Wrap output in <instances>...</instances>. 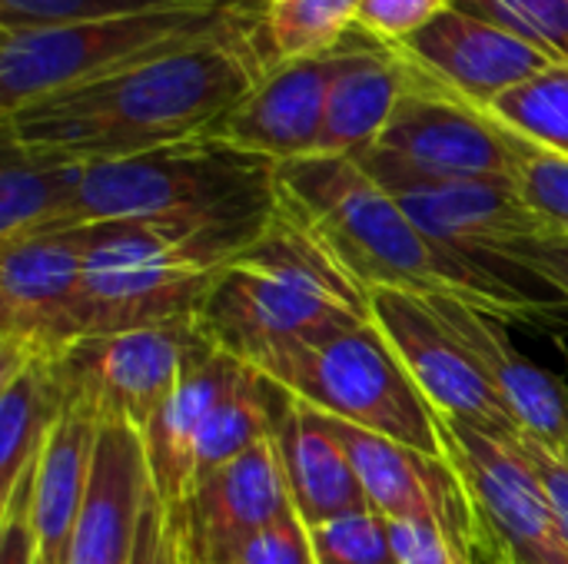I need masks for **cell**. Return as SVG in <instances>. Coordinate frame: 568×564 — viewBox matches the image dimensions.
<instances>
[{
  "instance_id": "obj_1",
  "label": "cell",
  "mask_w": 568,
  "mask_h": 564,
  "mask_svg": "<svg viewBox=\"0 0 568 564\" xmlns=\"http://www.w3.org/2000/svg\"><path fill=\"white\" fill-rule=\"evenodd\" d=\"M270 70L263 33L130 66L3 116V140L70 166L110 163L210 133Z\"/></svg>"
},
{
  "instance_id": "obj_2",
  "label": "cell",
  "mask_w": 568,
  "mask_h": 564,
  "mask_svg": "<svg viewBox=\"0 0 568 564\" xmlns=\"http://www.w3.org/2000/svg\"><path fill=\"white\" fill-rule=\"evenodd\" d=\"M280 206L300 216L366 289L459 302L506 326H549L559 306L526 293L489 263L433 243L353 156L280 163Z\"/></svg>"
},
{
  "instance_id": "obj_3",
  "label": "cell",
  "mask_w": 568,
  "mask_h": 564,
  "mask_svg": "<svg viewBox=\"0 0 568 564\" xmlns=\"http://www.w3.org/2000/svg\"><path fill=\"white\" fill-rule=\"evenodd\" d=\"M196 322L216 349L270 376L303 346L373 322V306L346 263L276 206L256 243L213 286Z\"/></svg>"
},
{
  "instance_id": "obj_4",
  "label": "cell",
  "mask_w": 568,
  "mask_h": 564,
  "mask_svg": "<svg viewBox=\"0 0 568 564\" xmlns=\"http://www.w3.org/2000/svg\"><path fill=\"white\" fill-rule=\"evenodd\" d=\"M270 219H116L80 226L90 336L196 319L213 286Z\"/></svg>"
},
{
  "instance_id": "obj_5",
  "label": "cell",
  "mask_w": 568,
  "mask_h": 564,
  "mask_svg": "<svg viewBox=\"0 0 568 564\" xmlns=\"http://www.w3.org/2000/svg\"><path fill=\"white\" fill-rule=\"evenodd\" d=\"M263 13L266 3H233L106 17L67 27L0 30V116L17 113L40 96L143 66L180 50L213 40L260 37Z\"/></svg>"
},
{
  "instance_id": "obj_6",
  "label": "cell",
  "mask_w": 568,
  "mask_h": 564,
  "mask_svg": "<svg viewBox=\"0 0 568 564\" xmlns=\"http://www.w3.org/2000/svg\"><path fill=\"white\" fill-rule=\"evenodd\" d=\"M280 163L213 133L140 156L83 166L73 226L116 219H270Z\"/></svg>"
},
{
  "instance_id": "obj_7",
  "label": "cell",
  "mask_w": 568,
  "mask_h": 564,
  "mask_svg": "<svg viewBox=\"0 0 568 564\" xmlns=\"http://www.w3.org/2000/svg\"><path fill=\"white\" fill-rule=\"evenodd\" d=\"M276 396L273 379L206 342L143 429L156 499L166 509L180 505L210 472L273 439Z\"/></svg>"
},
{
  "instance_id": "obj_8",
  "label": "cell",
  "mask_w": 568,
  "mask_h": 564,
  "mask_svg": "<svg viewBox=\"0 0 568 564\" xmlns=\"http://www.w3.org/2000/svg\"><path fill=\"white\" fill-rule=\"evenodd\" d=\"M266 379L329 419L429 455H446L436 409L373 322L303 346Z\"/></svg>"
},
{
  "instance_id": "obj_9",
  "label": "cell",
  "mask_w": 568,
  "mask_h": 564,
  "mask_svg": "<svg viewBox=\"0 0 568 564\" xmlns=\"http://www.w3.org/2000/svg\"><path fill=\"white\" fill-rule=\"evenodd\" d=\"M206 342L196 319L100 332L73 342L50 369L67 412L90 419L97 429L123 425L143 435Z\"/></svg>"
},
{
  "instance_id": "obj_10",
  "label": "cell",
  "mask_w": 568,
  "mask_h": 564,
  "mask_svg": "<svg viewBox=\"0 0 568 564\" xmlns=\"http://www.w3.org/2000/svg\"><path fill=\"white\" fill-rule=\"evenodd\" d=\"M90 336L83 229L0 246V379Z\"/></svg>"
},
{
  "instance_id": "obj_11",
  "label": "cell",
  "mask_w": 568,
  "mask_h": 564,
  "mask_svg": "<svg viewBox=\"0 0 568 564\" xmlns=\"http://www.w3.org/2000/svg\"><path fill=\"white\" fill-rule=\"evenodd\" d=\"M353 160L383 163L429 180H513V146L506 126L416 66L413 83L383 136Z\"/></svg>"
},
{
  "instance_id": "obj_12",
  "label": "cell",
  "mask_w": 568,
  "mask_h": 564,
  "mask_svg": "<svg viewBox=\"0 0 568 564\" xmlns=\"http://www.w3.org/2000/svg\"><path fill=\"white\" fill-rule=\"evenodd\" d=\"M359 163L379 186H386L399 199L406 216L433 243L469 259L503 263L513 249L562 233L526 203L516 180H429L369 160Z\"/></svg>"
},
{
  "instance_id": "obj_13",
  "label": "cell",
  "mask_w": 568,
  "mask_h": 564,
  "mask_svg": "<svg viewBox=\"0 0 568 564\" xmlns=\"http://www.w3.org/2000/svg\"><path fill=\"white\" fill-rule=\"evenodd\" d=\"M446 459L463 475L493 558L509 564H568V535L546 502L516 442L493 439L466 422L439 416Z\"/></svg>"
},
{
  "instance_id": "obj_14",
  "label": "cell",
  "mask_w": 568,
  "mask_h": 564,
  "mask_svg": "<svg viewBox=\"0 0 568 564\" xmlns=\"http://www.w3.org/2000/svg\"><path fill=\"white\" fill-rule=\"evenodd\" d=\"M369 306L373 326L386 336L436 416L466 422L503 442L523 439L516 419L496 396L483 366L449 329L436 302L399 289H369Z\"/></svg>"
},
{
  "instance_id": "obj_15",
  "label": "cell",
  "mask_w": 568,
  "mask_h": 564,
  "mask_svg": "<svg viewBox=\"0 0 568 564\" xmlns=\"http://www.w3.org/2000/svg\"><path fill=\"white\" fill-rule=\"evenodd\" d=\"M329 425L353 459L363 492L376 512H383L389 522L436 525L476 564L496 562L479 522V509L446 455L419 452L339 419H329Z\"/></svg>"
},
{
  "instance_id": "obj_16",
  "label": "cell",
  "mask_w": 568,
  "mask_h": 564,
  "mask_svg": "<svg viewBox=\"0 0 568 564\" xmlns=\"http://www.w3.org/2000/svg\"><path fill=\"white\" fill-rule=\"evenodd\" d=\"M290 489L273 439L256 442L210 472L180 505L166 509L190 564H233L240 548L290 512Z\"/></svg>"
},
{
  "instance_id": "obj_17",
  "label": "cell",
  "mask_w": 568,
  "mask_h": 564,
  "mask_svg": "<svg viewBox=\"0 0 568 564\" xmlns=\"http://www.w3.org/2000/svg\"><path fill=\"white\" fill-rule=\"evenodd\" d=\"M393 50H399L416 70L456 96L476 103L479 110L562 60L536 40L459 7H449Z\"/></svg>"
},
{
  "instance_id": "obj_18",
  "label": "cell",
  "mask_w": 568,
  "mask_h": 564,
  "mask_svg": "<svg viewBox=\"0 0 568 564\" xmlns=\"http://www.w3.org/2000/svg\"><path fill=\"white\" fill-rule=\"evenodd\" d=\"M353 47L359 43H346L306 60L276 63L210 133L273 163L316 156L329 90L343 57Z\"/></svg>"
},
{
  "instance_id": "obj_19",
  "label": "cell",
  "mask_w": 568,
  "mask_h": 564,
  "mask_svg": "<svg viewBox=\"0 0 568 564\" xmlns=\"http://www.w3.org/2000/svg\"><path fill=\"white\" fill-rule=\"evenodd\" d=\"M449 329L463 339L473 359L483 366L486 379L493 382L496 396L516 419L519 432L552 455L568 462V389L549 369L526 359L509 332L506 322L459 306V302H436Z\"/></svg>"
},
{
  "instance_id": "obj_20",
  "label": "cell",
  "mask_w": 568,
  "mask_h": 564,
  "mask_svg": "<svg viewBox=\"0 0 568 564\" xmlns=\"http://www.w3.org/2000/svg\"><path fill=\"white\" fill-rule=\"evenodd\" d=\"M150 495L143 435L123 425L100 429L70 564H130Z\"/></svg>"
},
{
  "instance_id": "obj_21",
  "label": "cell",
  "mask_w": 568,
  "mask_h": 564,
  "mask_svg": "<svg viewBox=\"0 0 568 564\" xmlns=\"http://www.w3.org/2000/svg\"><path fill=\"white\" fill-rule=\"evenodd\" d=\"M273 442L283 462L290 502L306 522V529L373 509L356 475V465L336 439L329 419L290 396L283 386L276 396Z\"/></svg>"
},
{
  "instance_id": "obj_22",
  "label": "cell",
  "mask_w": 568,
  "mask_h": 564,
  "mask_svg": "<svg viewBox=\"0 0 568 564\" xmlns=\"http://www.w3.org/2000/svg\"><path fill=\"white\" fill-rule=\"evenodd\" d=\"M409 83L413 66L399 50L379 40L353 47L333 80L316 156L366 153L389 126Z\"/></svg>"
},
{
  "instance_id": "obj_23",
  "label": "cell",
  "mask_w": 568,
  "mask_h": 564,
  "mask_svg": "<svg viewBox=\"0 0 568 564\" xmlns=\"http://www.w3.org/2000/svg\"><path fill=\"white\" fill-rule=\"evenodd\" d=\"M97 435L100 429L90 419L63 412L37 462L33 525L40 542V564H70L80 509L90 485Z\"/></svg>"
},
{
  "instance_id": "obj_24",
  "label": "cell",
  "mask_w": 568,
  "mask_h": 564,
  "mask_svg": "<svg viewBox=\"0 0 568 564\" xmlns=\"http://www.w3.org/2000/svg\"><path fill=\"white\" fill-rule=\"evenodd\" d=\"M83 166L50 163L3 140L0 170V246L77 229L73 199Z\"/></svg>"
},
{
  "instance_id": "obj_25",
  "label": "cell",
  "mask_w": 568,
  "mask_h": 564,
  "mask_svg": "<svg viewBox=\"0 0 568 564\" xmlns=\"http://www.w3.org/2000/svg\"><path fill=\"white\" fill-rule=\"evenodd\" d=\"M0 502L40 462L67 412L50 362H27L0 379Z\"/></svg>"
},
{
  "instance_id": "obj_26",
  "label": "cell",
  "mask_w": 568,
  "mask_h": 564,
  "mask_svg": "<svg viewBox=\"0 0 568 564\" xmlns=\"http://www.w3.org/2000/svg\"><path fill=\"white\" fill-rule=\"evenodd\" d=\"M359 3L363 0H266L263 50L270 70L346 47V33L356 30Z\"/></svg>"
},
{
  "instance_id": "obj_27",
  "label": "cell",
  "mask_w": 568,
  "mask_h": 564,
  "mask_svg": "<svg viewBox=\"0 0 568 564\" xmlns=\"http://www.w3.org/2000/svg\"><path fill=\"white\" fill-rule=\"evenodd\" d=\"M486 113L523 140L568 156V60L506 90L486 106Z\"/></svg>"
},
{
  "instance_id": "obj_28",
  "label": "cell",
  "mask_w": 568,
  "mask_h": 564,
  "mask_svg": "<svg viewBox=\"0 0 568 564\" xmlns=\"http://www.w3.org/2000/svg\"><path fill=\"white\" fill-rule=\"evenodd\" d=\"M266 0H0V30L20 27H67L106 17H136L186 7H233Z\"/></svg>"
},
{
  "instance_id": "obj_29",
  "label": "cell",
  "mask_w": 568,
  "mask_h": 564,
  "mask_svg": "<svg viewBox=\"0 0 568 564\" xmlns=\"http://www.w3.org/2000/svg\"><path fill=\"white\" fill-rule=\"evenodd\" d=\"M316 564H396L389 519L376 509H363L310 529Z\"/></svg>"
},
{
  "instance_id": "obj_30",
  "label": "cell",
  "mask_w": 568,
  "mask_h": 564,
  "mask_svg": "<svg viewBox=\"0 0 568 564\" xmlns=\"http://www.w3.org/2000/svg\"><path fill=\"white\" fill-rule=\"evenodd\" d=\"M506 133L513 146V180L519 193L539 216H546L556 229L568 233V156L542 150L513 130Z\"/></svg>"
},
{
  "instance_id": "obj_31",
  "label": "cell",
  "mask_w": 568,
  "mask_h": 564,
  "mask_svg": "<svg viewBox=\"0 0 568 564\" xmlns=\"http://www.w3.org/2000/svg\"><path fill=\"white\" fill-rule=\"evenodd\" d=\"M453 7L489 17L568 60V0H453Z\"/></svg>"
},
{
  "instance_id": "obj_32",
  "label": "cell",
  "mask_w": 568,
  "mask_h": 564,
  "mask_svg": "<svg viewBox=\"0 0 568 564\" xmlns=\"http://www.w3.org/2000/svg\"><path fill=\"white\" fill-rule=\"evenodd\" d=\"M449 7L453 0H363L356 27L386 47H399Z\"/></svg>"
},
{
  "instance_id": "obj_33",
  "label": "cell",
  "mask_w": 568,
  "mask_h": 564,
  "mask_svg": "<svg viewBox=\"0 0 568 564\" xmlns=\"http://www.w3.org/2000/svg\"><path fill=\"white\" fill-rule=\"evenodd\" d=\"M233 564H316L313 539L296 509L283 512L273 525L253 535Z\"/></svg>"
},
{
  "instance_id": "obj_34",
  "label": "cell",
  "mask_w": 568,
  "mask_h": 564,
  "mask_svg": "<svg viewBox=\"0 0 568 564\" xmlns=\"http://www.w3.org/2000/svg\"><path fill=\"white\" fill-rule=\"evenodd\" d=\"M396 564H476L443 529L426 522H389Z\"/></svg>"
},
{
  "instance_id": "obj_35",
  "label": "cell",
  "mask_w": 568,
  "mask_h": 564,
  "mask_svg": "<svg viewBox=\"0 0 568 564\" xmlns=\"http://www.w3.org/2000/svg\"><path fill=\"white\" fill-rule=\"evenodd\" d=\"M130 564H190L183 539H180V529L170 519L166 505L156 499V492L150 495V502L143 509Z\"/></svg>"
},
{
  "instance_id": "obj_36",
  "label": "cell",
  "mask_w": 568,
  "mask_h": 564,
  "mask_svg": "<svg viewBox=\"0 0 568 564\" xmlns=\"http://www.w3.org/2000/svg\"><path fill=\"white\" fill-rule=\"evenodd\" d=\"M503 266L532 273L536 279H542L549 289H556L568 302V233L539 239V243H529L523 249H513L503 259Z\"/></svg>"
},
{
  "instance_id": "obj_37",
  "label": "cell",
  "mask_w": 568,
  "mask_h": 564,
  "mask_svg": "<svg viewBox=\"0 0 568 564\" xmlns=\"http://www.w3.org/2000/svg\"><path fill=\"white\" fill-rule=\"evenodd\" d=\"M516 445H519L523 459L529 462V469H532V475H536V482H539L546 502L552 505L559 525L566 529L568 535V462L566 459H559V455H552L549 449H542L539 442L526 439V435H523Z\"/></svg>"
},
{
  "instance_id": "obj_38",
  "label": "cell",
  "mask_w": 568,
  "mask_h": 564,
  "mask_svg": "<svg viewBox=\"0 0 568 564\" xmlns=\"http://www.w3.org/2000/svg\"><path fill=\"white\" fill-rule=\"evenodd\" d=\"M493 564H509V562H503V558H496V562H493Z\"/></svg>"
}]
</instances>
